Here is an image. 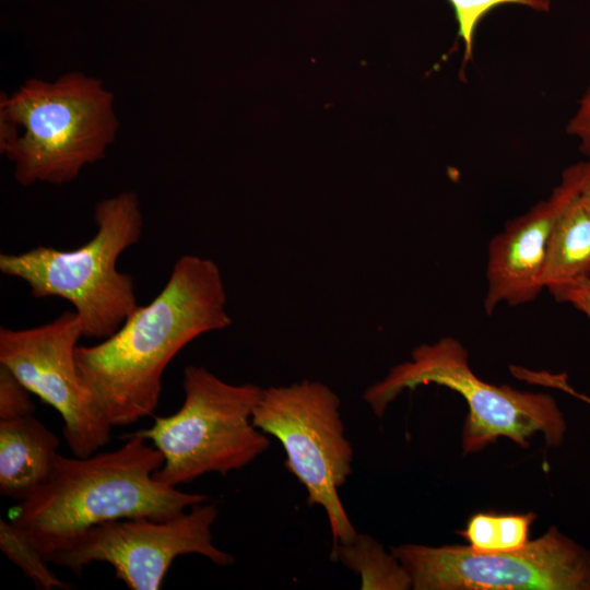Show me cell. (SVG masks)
Returning a JSON list of instances; mask_svg holds the SVG:
<instances>
[{
    "label": "cell",
    "mask_w": 590,
    "mask_h": 590,
    "mask_svg": "<svg viewBox=\"0 0 590 590\" xmlns=\"http://www.w3.org/2000/svg\"><path fill=\"white\" fill-rule=\"evenodd\" d=\"M219 266L184 255L161 292L139 307L108 338L78 345L79 374L92 402L114 426L151 416L173 358L198 337L232 324Z\"/></svg>",
    "instance_id": "1"
},
{
    "label": "cell",
    "mask_w": 590,
    "mask_h": 590,
    "mask_svg": "<svg viewBox=\"0 0 590 590\" xmlns=\"http://www.w3.org/2000/svg\"><path fill=\"white\" fill-rule=\"evenodd\" d=\"M163 462V455L135 433L114 451L84 458L59 455L48 482L19 503L10 522L42 554L103 522L166 520L208 500L154 479Z\"/></svg>",
    "instance_id": "2"
},
{
    "label": "cell",
    "mask_w": 590,
    "mask_h": 590,
    "mask_svg": "<svg viewBox=\"0 0 590 590\" xmlns=\"http://www.w3.org/2000/svg\"><path fill=\"white\" fill-rule=\"evenodd\" d=\"M103 83L82 73L26 81L0 102V151L23 185H62L102 160L119 122Z\"/></svg>",
    "instance_id": "3"
},
{
    "label": "cell",
    "mask_w": 590,
    "mask_h": 590,
    "mask_svg": "<svg viewBox=\"0 0 590 590\" xmlns=\"http://www.w3.org/2000/svg\"><path fill=\"white\" fill-rule=\"evenodd\" d=\"M95 235L82 246H50L0 255V272L23 281L35 298L59 297L76 312L82 335L104 340L139 307L133 278L117 268L119 257L141 238L143 215L135 192L96 203Z\"/></svg>",
    "instance_id": "4"
},
{
    "label": "cell",
    "mask_w": 590,
    "mask_h": 590,
    "mask_svg": "<svg viewBox=\"0 0 590 590\" xmlns=\"http://www.w3.org/2000/svg\"><path fill=\"white\" fill-rule=\"evenodd\" d=\"M429 384L458 392L468 404L461 438L464 455L481 451L500 437L521 448L529 447L535 433L543 434L548 447H559L564 440L567 425L552 396L482 380L471 369L467 350L450 337L413 349L411 359L391 367L364 391L363 399L380 418L402 391Z\"/></svg>",
    "instance_id": "5"
},
{
    "label": "cell",
    "mask_w": 590,
    "mask_h": 590,
    "mask_svg": "<svg viewBox=\"0 0 590 590\" xmlns=\"http://www.w3.org/2000/svg\"><path fill=\"white\" fill-rule=\"evenodd\" d=\"M182 388L185 399L177 412L135 432L164 457L154 479L177 487L208 473L225 475L269 449V437L251 421L262 387L228 384L203 366L189 365Z\"/></svg>",
    "instance_id": "6"
},
{
    "label": "cell",
    "mask_w": 590,
    "mask_h": 590,
    "mask_svg": "<svg viewBox=\"0 0 590 590\" xmlns=\"http://www.w3.org/2000/svg\"><path fill=\"white\" fill-rule=\"evenodd\" d=\"M340 406L329 386L304 379L263 388L251 417L258 429L281 442L284 467L306 489L307 504L323 508L332 545L349 543L357 534L339 495L354 458Z\"/></svg>",
    "instance_id": "7"
},
{
    "label": "cell",
    "mask_w": 590,
    "mask_h": 590,
    "mask_svg": "<svg viewBox=\"0 0 590 590\" xmlns=\"http://www.w3.org/2000/svg\"><path fill=\"white\" fill-rule=\"evenodd\" d=\"M391 552L414 590H590V550L555 526L512 552L405 543Z\"/></svg>",
    "instance_id": "8"
},
{
    "label": "cell",
    "mask_w": 590,
    "mask_h": 590,
    "mask_svg": "<svg viewBox=\"0 0 590 590\" xmlns=\"http://www.w3.org/2000/svg\"><path fill=\"white\" fill-rule=\"evenodd\" d=\"M217 517V506L206 500L166 520L107 521L48 547L42 555L78 575L91 563H107L129 589L157 590L178 556L197 554L219 566L234 563L233 555L213 544L212 526Z\"/></svg>",
    "instance_id": "9"
},
{
    "label": "cell",
    "mask_w": 590,
    "mask_h": 590,
    "mask_svg": "<svg viewBox=\"0 0 590 590\" xmlns=\"http://www.w3.org/2000/svg\"><path fill=\"white\" fill-rule=\"evenodd\" d=\"M82 335L76 312L27 328H0V364L62 417V434L75 457H88L110 440L111 426L81 380L75 349Z\"/></svg>",
    "instance_id": "10"
},
{
    "label": "cell",
    "mask_w": 590,
    "mask_h": 590,
    "mask_svg": "<svg viewBox=\"0 0 590 590\" xmlns=\"http://www.w3.org/2000/svg\"><path fill=\"white\" fill-rule=\"evenodd\" d=\"M578 193L576 168L570 165L548 198L507 222L491 239L484 298L487 315L500 304L518 306L532 302L544 288L542 271L552 229Z\"/></svg>",
    "instance_id": "11"
},
{
    "label": "cell",
    "mask_w": 590,
    "mask_h": 590,
    "mask_svg": "<svg viewBox=\"0 0 590 590\" xmlns=\"http://www.w3.org/2000/svg\"><path fill=\"white\" fill-rule=\"evenodd\" d=\"M59 438L34 415L0 421V493L23 502L50 479Z\"/></svg>",
    "instance_id": "12"
},
{
    "label": "cell",
    "mask_w": 590,
    "mask_h": 590,
    "mask_svg": "<svg viewBox=\"0 0 590 590\" xmlns=\"http://www.w3.org/2000/svg\"><path fill=\"white\" fill-rule=\"evenodd\" d=\"M590 278V209L575 197L552 229L542 271L543 287L552 295Z\"/></svg>",
    "instance_id": "13"
},
{
    "label": "cell",
    "mask_w": 590,
    "mask_h": 590,
    "mask_svg": "<svg viewBox=\"0 0 590 590\" xmlns=\"http://www.w3.org/2000/svg\"><path fill=\"white\" fill-rule=\"evenodd\" d=\"M330 558L359 576L362 590H406L412 582L391 552L366 533H357L349 543L332 545Z\"/></svg>",
    "instance_id": "14"
},
{
    "label": "cell",
    "mask_w": 590,
    "mask_h": 590,
    "mask_svg": "<svg viewBox=\"0 0 590 590\" xmlns=\"http://www.w3.org/2000/svg\"><path fill=\"white\" fill-rule=\"evenodd\" d=\"M534 512L498 515L479 512L470 517L465 529L459 532L477 553L495 554L522 548L529 542Z\"/></svg>",
    "instance_id": "15"
},
{
    "label": "cell",
    "mask_w": 590,
    "mask_h": 590,
    "mask_svg": "<svg viewBox=\"0 0 590 590\" xmlns=\"http://www.w3.org/2000/svg\"><path fill=\"white\" fill-rule=\"evenodd\" d=\"M0 548L37 589H72L73 586L61 580L49 567L40 552L9 521L0 519Z\"/></svg>",
    "instance_id": "16"
},
{
    "label": "cell",
    "mask_w": 590,
    "mask_h": 590,
    "mask_svg": "<svg viewBox=\"0 0 590 590\" xmlns=\"http://www.w3.org/2000/svg\"><path fill=\"white\" fill-rule=\"evenodd\" d=\"M458 24V35L463 44V59L473 56L474 36L481 21L495 8L518 4L538 12H548L551 0H448Z\"/></svg>",
    "instance_id": "17"
},
{
    "label": "cell",
    "mask_w": 590,
    "mask_h": 590,
    "mask_svg": "<svg viewBox=\"0 0 590 590\" xmlns=\"http://www.w3.org/2000/svg\"><path fill=\"white\" fill-rule=\"evenodd\" d=\"M32 392L5 366L0 364V421L34 414Z\"/></svg>",
    "instance_id": "18"
},
{
    "label": "cell",
    "mask_w": 590,
    "mask_h": 590,
    "mask_svg": "<svg viewBox=\"0 0 590 590\" xmlns=\"http://www.w3.org/2000/svg\"><path fill=\"white\" fill-rule=\"evenodd\" d=\"M566 131L579 141V148L586 157H590V84L568 120Z\"/></svg>",
    "instance_id": "19"
},
{
    "label": "cell",
    "mask_w": 590,
    "mask_h": 590,
    "mask_svg": "<svg viewBox=\"0 0 590 590\" xmlns=\"http://www.w3.org/2000/svg\"><path fill=\"white\" fill-rule=\"evenodd\" d=\"M553 296L557 302L571 305L590 319V278L565 286L555 292ZM575 397L590 404V397L578 392Z\"/></svg>",
    "instance_id": "20"
},
{
    "label": "cell",
    "mask_w": 590,
    "mask_h": 590,
    "mask_svg": "<svg viewBox=\"0 0 590 590\" xmlns=\"http://www.w3.org/2000/svg\"><path fill=\"white\" fill-rule=\"evenodd\" d=\"M578 177L579 197L590 209V157L574 164Z\"/></svg>",
    "instance_id": "21"
}]
</instances>
